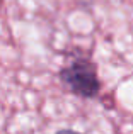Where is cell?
<instances>
[{"mask_svg": "<svg viewBox=\"0 0 133 134\" xmlns=\"http://www.w3.org/2000/svg\"><path fill=\"white\" fill-rule=\"evenodd\" d=\"M55 134H82L79 131H73V129H58Z\"/></svg>", "mask_w": 133, "mask_h": 134, "instance_id": "cell-2", "label": "cell"}, {"mask_svg": "<svg viewBox=\"0 0 133 134\" xmlns=\"http://www.w3.org/2000/svg\"><path fill=\"white\" fill-rule=\"evenodd\" d=\"M58 80L68 93L84 100L97 98L103 90L96 61L82 49H75L65 56V63L58 70Z\"/></svg>", "mask_w": 133, "mask_h": 134, "instance_id": "cell-1", "label": "cell"}]
</instances>
